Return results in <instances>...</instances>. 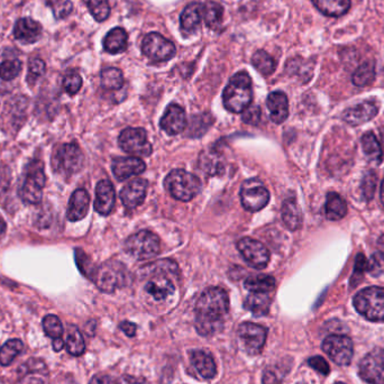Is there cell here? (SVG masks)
<instances>
[{
    "mask_svg": "<svg viewBox=\"0 0 384 384\" xmlns=\"http://www.w3.org/2000/svg\"><path fill=\"white\" fill-rule=\"evenodd\" d=\"M230 310L228 295L223 288L213 287L202 292L195 304V328L202 336H211L223 329Z\"/></svg>",
    "mask_w": 384,
    "mask_h": 384,
    "instance_id": "1",
    "label": "cell"
},
{
    "mask_svg": "<svg viewBox=\"0 0 384 384\" xmlns=\"http://www.w3.org/2000/svg\"><path fill=\"white\" fill-rule=\"evenodd\" d=\"M253 100L251 77L242 71L230 77L224 90L223 103L228 112L239 114L251 106Z\"/></svg>",
    "mask_w": 384,
    "mask_h": 384,
    "instance_id": "2",
    "label": "cell"
},
{
    "mask_svg": "<svg viewBox=\"0 0 384 384\" xmlns=\"http://www.w3.org/2000/svg\"><path fill=\"white\" fill-rule=\"evenodd\" d=\"M165 189L174 199L180 202H190L202 191V181L195 174L177 169L167 174Z\"/></svg>",
    "mask_w": 384,
    "mask_h": 384,
    "instance_id": "3",
    "label": "cell"
},
{
    "mask_svg": "<svg viewBox=\"0 0 384 384\" xmlns=\"http://www.w3.org/2000/svg\"><path fill=\"white\" fill-rule=\"evenodd\" d=\"M354 307L370 322H384V288L370 287L354 297Z\"/></svg>",
    "mask_w": 384,
    "mask_h": 384,
    "instance_id": "4",
    "label": "cell"
},
{
    "mask_svg": "<svg viewBox=\"0 0 384 384\" xmlns=\"http://www.w3.org/2000/svg\"><path fill=\"white\" fill-rule=\"evenodd\" d=\"M45 186L44 165L40 161L32 162L27 169L25 180L19 189V197L23 202L35 205L43 198V189Z\"/></svg>",
    "mask_w": 384,
    "mask_h": 384,
    "instance_id": "5",
    "label": "cell"
},
{
    "mask_svg": "<svg viewBox=\"0 0 384 384\" xmlns=\"http://www.w3.org/2000/svg\"><path fill=\"white\" fill-rule=\"evenodd\" d=\"M125 250L128 254L135 257L136 260H147L156 256L161 251L160 239L154 232L149 230L141 232L130 236L125 243Z\"/></svg>",
    "mask_w": 384,
    "mask_h": 384,
    "instance_id": "6",
    "label": "cell"
},
{
    "mask_svg": "<svg viewBox=\"0 0 384 384\" xmlns=\"http://www.w3.org/2000/svg\"><path fill=\"white\" fill-rule=\"evenodd\" d=\"M126 278H128L126 267L119 262L112 261L103 264L101 267L97 269L93 281L101 291L110 293L115 291L116 289L121 288L126 282Z\"/></svg>",
    "mask_w": 384,
    "mask_h": 384,
    "instance_id": "7",
    "label": "cell"
},
{
    "mask_svg": "<svg viewBox=\"0 0 384 384\" xmlns=\"http://www.w3.org/2000/svg\"><path fill=\"white\" fill-rule=\"evenodd\" d=\"M52 165L56 172L71 176L80 171L84 165V155L75 143L63 144L56 149L52 158Z\"/></svg>",
    "mask_w": 384,
    "mask_h": 384,
    "instance_id": "8",
    "label": "cell"
},
{
    "mask_svg": "<svg viewBox=\"0 0 384 384\" xmlns=\"http://www.w3.org/2000/svg\"><path fill=\"white\" fill-rule=\"evenodd\" d=\"M241 202L243 207L251 213L262 211L269 204V190L260 180H246L241 188Z\"/></svg>",
    "mask_w": 384,
    "mask_h": 384,
    "instance_id": "9",
    "label": "cell"
},
{
    "mask_svg": "<svg viewBox=\"0 0 384 384\" xmlns=\"http://www.w3.org/2000/svg\"><path fill=\"white\" fill-rule=\"evenodd\" d=\"M142 52L153 62H165L176 56V47L158 33H149L142 42Z\"/></svg>",
    "mask_w": 384,
    "mask_h": 384,
    "instance_id": "10",
    "label": "cell"
},
{
    "mask_svg": "<svg viewBox=\"0 0 384 384\" xmlns=\"http://www.w3.org/2000/svg\"><path fill=\"white\" fill-rule=\"evenodd\" d=\"M121 149L134 156H149L152 153V145L147 141V134L143 128H126L118 139Z\"/></svg>",
    "mask_w": 384,
    "mask_h": 384,
    "instance_id": "11",
    "label": "cell"
},
{
    "mask_svg": "<svg viewBox=\"0 0 384 384\" xmlns=\"http://www.w3.org/2000/svg\"><path fill=\"white\" fill-rule=\"evenodd\" d=\"M322 347L337 365H348L353 357V341L345 335H331L322 341Z\"/></svg>",
    "mask_w": 384,
    "mask_h": 384,
    "instance_id": "12",
    "label": "cell"
},
{
    "mask_svg": "<svg viewBox=\"0 0 384 384\" xmlns=\"http://www.w3.org/2000/svg\"><path fill=\"white\" fill-rule=\"evenodd\" d=\"M359 376L370 384H384V348H375L361 361Z\"/></svg>",
    "mask_w": 384,
    "mask_h": 384,
    "instance_id": "13",
    "label": "cell"
},
{
    "mask_svg": "<svg viewBox=\"0 0 384 384\" xmlns=\"http://www.w3.org/2000/svg\"><path fill=\"white\" fill-rule=\"evenodd\" d=\"M237 250L252 267L256 269L267 267L269 261V252L267 246H264L260 241L251 237L239 239Z\"/></svg>",
    "mask_w": 384,
    "mask_h": 384,
    "instance_id": "14",
    "label": "cell"
},
{
    "mask_svg": "<svg viewBox=\"0 0 384 384\" xmlns=\"http://www.w3.org/2000/svg\"><path fill=\"white\" fill-rule=\"evenodd\" d=\"M237 334L244 345L245 350L250 355H257L263 350L267 341V329L253 322H243L239 325Z\"/></svg>",
    "mask_w": 384,
    "mask_h": 384,
    "instance_id": "15",
    "label": "cell"
},
{
    "mask_svg": "<svg viewBox=\"0 0 384 384\" xmlns=\"http://www.w3.org/2000/svg\"><path fill=\"white\" fill-rule=\"evenodd\" d=\"M19 384H49L47 364L40 359H31L21 366Z\"/></svg>",
    "mask_w": 384,
    "mask_h": 384,
    "instance_id": "16",
    "label": "cell"
},
{
    "mask_svg": "<svg viewBox=\"0 0 384 384\" xmlns=\"http://www.w3.org/2000/svg\"><path fill=\"white\" fill-rule=\"evenodd\" d=\"M160 126L170 136L182 133L187 128L186 112L181 106L171 104L165 109V115L162 116Z\"/></svg>",
    "mask_w": 384,
    "mask_h": 384,
    "instance_id": "17",
    "label": "cell"
},
{
    "mask_svg": "<svg viewBox=\"0 0 384 384\" xmlns=\"http://www.w3.org/2000/svg\"><path fill=\"white\" fill-rule=\"evenodd\" d=\"M112 173L118 181H125L134 176H139L146 170L143 160L136 156L116 158L112 160Z\"/></svg>",
    "mask_w": 384,
    "mask_h": 384,
    "instance_id": "18",
    "label": "cell"
},
{
    "mask_svg": "<svg viewBox=\"0 0 384 384\" xmlns=\"http://www.w3.org/2000/svg\"><path fill=\"white\" fill-rule=\"evenodd\" d=\"M147 181L144 179H134L128 183L121 191L123 205L128 209H135L142 205L146 198Z\"/></svg>",
    "mask_w": 384,
    "mask_h": 384,
    "instance_id": "19",
    "label": "cell"
},
{
    "mask_svg": "<svg viewBox=\"0 0 384 384\" xmlns=\"http://www.w3.org/2000/svg\"><path fill=\"white\" fill-rule=\"evenodd\" d=\"M116 193L114 186L108 180H101L96 187V200H95V209L97 213L103 216L112 213L115 207Z\"/></svg>",
    "mask_w": 384,
    "mask_h": 384,
    "instance_id": "20",
    "label": "cell"
},
{
    "mask_svg": "<svg viewBox=\"0 0 384 384\" xmlns=\"http://www.w3.org/2000/svg\"><path fill=\"white\" fill-rule=\"evenodd\" d=\"M378 106L371 101L357 104L346 109L343 114V119L350 126H359L371 121L378 114Z\"/></svg>",
    "mask_w": 384,
    "mask_h": 384,
    "instance_id": "21",
    "label": "cell"
},
{
    "mask_svg": "<svg viewBox=\"0 0 384 384\" xmlns=\"http://www.w3.org/2000/svg\"><path fill=\"white\" fill-rule=\"evenodd\" d=\"M90 197L84 189L75 190L69 202L67 217L70 221H79L87 216L89 211Z\"/></svg>",
    "mask_w": 384,
    "mask_h": 384,
    "instance_id": "22",
    "label": "cell"
},
{
    "mask_svg": "<svg viewBox=\"0 0 384 384\" xmlns=\"http://www.w3.org/2000/svg\"><path fill=\"white\" fill-rule=\"evenodd\" d=\"M267 108L269 110V118L276 124H282L287 121L289 116L288 97L281 91L269 93L267 100Z\"/></svg>",
    "mask_w": 384,
    "mask_h": 384,
    "instance_id": "23",
    "label": "cell"
},
{
    "mask_svg": "<svg viewBox=\"0 0 384 384\" xmlns=\"http://www.w3.org/2000/svg\"><path fill=\"white\" fill-rule=\"evenodd\" d=\"M145 290L155 300L162 301L173 295L174 285L167 274H154L146 283Z\"/></svg>",
    "mask_w": 384,
    "mask_h": 384,
    "instance_id": "24",
    "label": "cell"
},
{
    "mask_svg": "<svg viewBox=\"0 0 384 384\" xmlns=\"http://www.w3.org/2000/svg\"><path fill=\"white\" fill-rule=\"evenodd\" d=\"M14 35L16 40H21L23 43H35L42 35V26L34 19H21L14 27Z\"/></svg>",
    "mask_w": 384,
    "mask_h": 384,
    "instance_id": "25",
    "label": "cell"
},
{
    "mask_svg": "<svg viewBox=\"0 0 384 384\" xmlns=\"http://www.w3.org/2000/svg\"><path fill=\"white\" fill-rule=\"evenodd\" d=\"M191 362L204 379H213L217 374V366L214 359L205 350H193L191 353Z\"/></svg>",
    "mask_w": 384,
    "mask_h": 384,
    "instance_id": "26",
    "label": "cell"
},
{
    "mask_svg": "<svg viewBox=\"0 0 384 384\" xmlns=\"http://www.w3.org/2000/svg\"><path fill=\"white\" fill-rule=\"evenodd\" d=\"M202 5L199 3H190L184 8L180 17V24L183 32L188 34L197 32L202 23Z\"/></svg>",
    "mask_w": 384,
    "mask_h": 384,
    "instance_id": "27",
    "label": "cell"
},
{
    "mask_svg": "<svg viewBox=\"0 0 384 384\" xmlns=\"http://www.w3.org/2000/svg\"><path fill=\"white\" fill-rule=\"evenodd\" d=\"M282 219L288 230H297L302 225L301 209L296 199H287L282 205Z\"/></svg>",
    "mask_w": 384,
    "mask_h": 384,
    "instance_id": "28",
    "label": "cell"
},
{
    "mask_svg": "<svg viewBox=\"0 0 384 384\" xmlns=\"http://www.w3.org/2000/svg\"><path fill=\"white\" fill-rule=\"evenodd\" d=\"M128 36L124 28H112L104 38V49L112 54L124 52L128 47Z\"/></svg>",
    "mask_w": 384,
    "mask_h": 384,
    "instance_id": "29",
    "label": "cell"
},
{
    "mask_svg": "<svg viewBox=\"0 0 384 384\" xmlns=\"http://www.w3.org/2000/svg\"><path fill=\"white\" fill-rule=\"evenodd\" d=\"M317 10L329 17H341L350 10V0H313Z\"/></svg>",
    "mask_w": 384,
    "mask_h": 384,
    "instance_id": "30",
    "label": "cell"
},
{
    "mask_svg": "<svg viewBox=\"0 0 384 384\" xmlns=\"http://www.w3.org/2000/svg\"><path fill=\"white\" fill-rule=\"evenodd\" d=\"M271 297L267 293L252 292L244 301V308L251 311L254 316L262 317L267 315L271 307Z\"/></svg>",
    "mask_w": 384,
    "mask_h": 384,
    "instance_id": "31",
    "label": "cell"
},
{
    "mask_svg": "<svg viewBox=\"0 0 384 384\" xmlns=\"http://www.w3.org/2000/svg\"><path fill=\"white\" fill-rule=\"evenodd\" d=\"M325 213L326 217L329 220L344 218L347 214V205L344 198L336 192H329L326 198Z\"/></svg>",
    "mask_w": 384,
    "mask_h": 384,
    "instance_id": "32",
    "label": "cell"
},
{
    "mask_svg": "<svg viewBox=\"0 0 384 384\" xmlns=\"http://www.w3.org/2000/svg\"><path fill=\"white\" fill-rule=\"evenodd\" d=\"M362 147L363 152L366 155V158H369L370 162L376 165L381 163L383 160V151L374 134L370 132L363 135Z\"/></svg>",
    "mask_w": 384,
    "mask_h": 384,
    "instance_id": "33",
    "label": "cell"
},
{
    "mask_svg": "<svg viewBox=\"0 0 384 384\" xmlns=\"http://www.w3.org/2000/svg\"><path fill=\"white\" fill-rule=\"evenodd\" d=\"M245 289L248 291L257 292V293H269L276 288V279L267 274L252 276L245 280Z\"/></svg>",
    "mask_w": 384,
    "mask_h": 384,
    "instance_id": "34",
    "label": "cell"
},
{
    "mask_svg": "<svg viewBox=\"0 0 384 384\" xmlns=\"http://www.w3.org/2000/svg\"><path fill=\"white\" fill-rule=\"evenodd\" d=\"M202 14L208 27L216 29L221 25L224 10L219 3H215V1H206L202 5Z\"/></svg>",
    "mask_w": 384,
    "mask_h": 384,
    "instance_id": "35",
    "label": "cell"
},
{
    "mask_svg": "<svg viewBox=\"0 0 384 384\" xmlns=\"http://www.w3.org/2000/svg\"><path fill=\"white\" fill-rule=\"evenodd\" d=\"M65 346L69 354H71L72 357H81L84 353L86 343H84V336L77 326H69Z\"/></svg>",
    "mask_w": 384,
    "mask_h": 384,
    "instance_id": "36",
    "label": "cell"
},
{
    "mask_svg": "<svg viewBox=\"0 0 384 384\" xmlns=\"http://www.w3.org/2000/svg\"><path fill=\"white\" fill-rule=\"evenodd\" d=\"M24 350V344L19 339L7 341L0 347V364L3 366H10L15 361L16 357L21 355Z\"/></svg>",
    "mask_w": 384,
    "mask_h": 384,
    "instance_id": "37",
    "label": "cell"
},
{
    "mask_svg": "<svg viewBox=\"0 0 384 384\" xmlns=\"http://www.w3.org/2000/svg\"><path fill=\"white\" fill-rule=\"evenodd\" d=\"M142 273L147 276H154V274H167L174 278V276L178 274V265L176 262L171 260L156 261L154 263L143 267Z\"/></svg>",
    "mask_w": 384,
    "mask_h": 384,
    "instance_id": "38",
    "label": "cell"
},
{
    "mask_svg": "<svg viewBox=\"0 0 384 384\" xmlns=\"http://www.w3.org/2000/svg\"><path fill=\"white\" fill-rule=\"evenodd\" d=\"M200 169L205 171L208 176H218L224 172V163L220 155L209 152L200 155Z\"/></svg>",
    "mask_w": 384,
    "mask_h": 384,
    "instance_id": "39",
    "label": "cell"
},
{
    "mask_svg": "<svg viewBox=\"0 0 384 384\" xmlns=\"http://www.w3.org/2000/svg\"><path fill=\"white\" fill-rule=\"evenodd\" d=\"M252 63H253L257 71L260 72L261 75H265V77L272 75L276 70V61L273 60L272 56H269V53L263 50L257 51L255 53L252 58Z\"/></svg>",
    "mask_w": 384,
    "mask_h": 384,
    "instance_id": "40",
    "label": "cell"
},
{
    "mask_svg": "<svg viewBox=\"0 0 384 384\" xmlns=\"http://www.w3.org/2000/svg\"><path fill=\"white\" fill-rule=\"evenodd\" d=\"M375 79V65L373 62L363 63L354 72L353 84L357 87H366L374 81Z\"/></svg>",
    "mask_w": 384,
    "mask_h": 384,
    "instance_id": "41",
    "label": "cell"
},
{
    "mask_svg": "<svg viewBox=\"0 0 384 384\" xmlns=\"http://www.w3.org/2000/svg\"><path fill=\"white\" fill-rule=\"evenodd\" d=\"M101 86L106 90H119L124 84V77L117 68L104 69L101 71Z\"/></svg>",
    "mask_w": 384,
    "mask_h": 384,
    "instance_id": "42",
    "label": "cell"
},
{
    "mask_svg": "<svg viewBox=\"0 0 384 384\" xmlns=\"http://www.w3.org/2000/svg\"><path fill=\"white\" fill-rule=\"evenodd\" d=\"M44 332L47 334V337L52 338L53 341L56 339H61L63 336V325L59 317L56 315H47L44 317L42 322Z\"/></svg>",
    "mask_w": 384,
    "mask_h": 384,
    "instance_id": "43",
    "label": "cell"
},
{
    "mask_svg": "<svg viewBox=\"0 0 384 384\" xmlns=\"http://www.w3.org/2000/svg\"><path fill=\"white\" fill-rule=\"evenodd\" d=\"M90 14L97 22H104L110 14L108 0H84Z\"/></svg>",
    "mask_w": 384,
    "mask_h": 384,
    "instance_id": "44",
    "label": "cell"
},
{
    "mask_svg": "<svg viewBox=\"0 0 384 384\" xmlns=\"http://www.w3.org/2000/svg\"><path fill=\"white\" fill-rule=\"evenodd\" d=\"M21 71H22V63L19 60H8L0 65V77L3 80H13L19 77Z\"/></svg>",
    "mask_w": 384,
    "mask_h": 384,
    "instance_id": "45",
    "label": "cell"
},
{
    "mask_svg": "<svg viewBox=\"0 0 384 384\" xmlns=\"http://www.w3.org/2000/svg\"><path fill=\"white\" fill-rule=\"evenodd\" d=\"M75 261H77V267L80 269L81 273L87 276L88 279L93 280L97 269L93 267L87 254L81 250H75Z\"/></svg>",
    "mask_w": 384,
    "mask_h": 384,
    "instance_id": "46",
    "label": "cell"
},
{
    "mask_svg": "<svg viewBox=\"0 0 384 384\" xmlns=\"http://www.w3.org/2000/svg\"><path fill=\"white\" fill-rule=\"evenodd\" d=\"M288 370H285L283 365L269 366L263 373L262 382L263 384H280L285 378V373Z\"/></svg>",
    "mask_w": 384,
    "mask_h": 384,
    "instance_id": "47",
    "label": "cell"
},
{
    "mask_svg": "<svg viewBox=\"0 0 384 384\" xmlns=\"http://www.w3.org/2000/svg\"><path fill=\"white\" fill-rule=\"evenodd\" d=\"M369 272V261L362 253L357 254V260H355V267H354V273L350 279V285L352 287L359 285V281L363 279L364 273Z\"/></svg>",
    "mask_w": 384,
    "mask_h": 384,
    "instance_id": "48",
    "label": "cell"
},
{
    "mask_svg": "<svg viewBox=\"0 0 384 384\" xmlns=\"http://www.w3.org/2000/svg\"><path fill=\"white\" fill-rule=\"evenodd\" d=\"M378 177L373 171H369L362 180V193L366 202H370L374 197L375 188H376Z\"/></svg>",
    "mask_w": 384,
    "mask_h": 384,
    "instance_id": "49",
    "label": "cell"
},
{
    "mask_svg": "<svg viewBox=\"0 0 384 384\" xmlns=\"http://www.w3.org/2000/svg\"><path fill=\"white\" fill-rule=\"evenodd\" d=\"M63 87H64L65 91L71 96L79 93V90L82 87V79H81L80 75L75 71L69 72L63 80Z\"/></svg>",
    "mask_w": 384,
    "mask_h": 384,
    "instance_id": "50",
    "label": "cell"
},
{
    "mask_svg": "<svg viewBox=\"0 0 384 384\" xmlns=\"http://www.w3.org/2000/svg\"><path fill=\"white\" fill-rule=\"evenodd\" d=\"M369 272L373 276H380L384 274V254L383 253H374L369 261Z\"/></svg>",
    "mask_w": 384,
    "mask_h": 384,
    "instance_id": "51",
    "label": "cell"
},
{
    "mask_svg": "<svg viewBox=\"0 0 384 384\" xmlns=\"http://www.w3.org/2000/svg\"><path fill=\"white\" fill-rule=\"evenodd\" d=\"M28 81L33 82L45 73V63L40 59H33L28 68Z\"/></svg>",
    "mask_w": 384,
    "mask_h": 384,
    "instance_id": "52",
    "label": "cell"
},
{
    "mask_svg": "<svg viewBox=\"0 0 384 384\" xmlns=\"http://www.w3.org/2000/svg\"><path fill=\"white\" fill-rule=\"evenodd\" d=\"M262 112L259 106H250L248 109H245L243 112V121L248 125H259L261 121Z\"/></svg>",
    "mask_w": 384,
    "mask_h": 384,
    "instance_id": "53",
    "label": "cell"
},
{
    "mask_svg": "<svg viewBox=\"0 0 384 384\" xmlns=\"http://www.w3.org/2000/svg\"><path fill=\"white\" fill-rule=\"evenodd\" d=\"M308 364H309L313 370L320 372V374L328 375L331 369H329L328 363L324 357H313L308 359Z\"/></svg>",
    "mask_w": 384,
    "mask_h": 384,
    "instance_id": "54",
    "label": "cell"
},
{
    "mask_svg": "<svg viewBox=\"0 0 384 384\" xmlns=\"http://www.w3.org/2000/svg\"><path fill=\"white\" fill-rule=\"evenodd\" d=\"M116 384H149V382L142 378H136L132 375H124L121 379H118Z\"/></svg>",
    "mask_w": 384,
    "mask_h": 384,
    "instance_id": "55",
    "label": "cell"
},
{
    "mask_svg": "<svg viewBox=\"0 0 384 384\" xmlns=\"http://www.w3.org/2000/svg\"><path fill=\"white\" fill-rule=\"evenodd\" d=\"M119 328L128 335V337H133L136 335L137 326L133 322H121V325H119Z\"/></svg>",
    "mask_w": 384,
    "mask_h": 384,
    "instance_id": "56",
    "label": "cell"
},
{
    "mask_svg": "<svg viewBox=\"0 0 384 384\" xmlns=\"http://www.w3.org/2000/svg\"><path fill=\"white\" fill-rule=\"evenodd\" d=\"M89 384H116V382L107 375H96L91 379Z\"/></svg>",
    "mask_w": 384,
    "mask_h": 384,
    "instance_id": "57",
    "label": "cell"
},
{
    "mask_svg": "<svg viewBox=\"0 0 384 384\" xmlns=\"http://www.w3.org/2000/svg\"><path fill=\"white\" fill-rule=\"evenodd\" d=\"M59 10L60 12L56 13V16H58V19H63V17L68 16L70 12H71L72 3L70 1H65L62 6L60 7Z\"/></svg>",
    "mask_w": 384,
    "mask_h": 384,
    "instance_id": "58",
    "label": "cell"
},
{
    "mask_svg": "<svg viewBox=\"0 0 384 384\" xmlns=\"http://www.w3.org/2000/svg\"><path fill=\"white\" fill-rule=\"evenodd\" d=\"M64 345L65 343L64 341H63V338H61V339H56V341H52L53 350H56V352H60V350H62Z\"/></svg>",
    "mask_w": 384,
    "mask_h": 384,
    "instance_id": "59",
    "label": "cell"
},
{
    "mask_svg": "<svg viewBox=\"0 0 384 384\" xmlns=\"http://www.w3.org/2000/svg\"><path fill=\"white\" fill-rule=\"evenodd\" d=\"M5 232H6V223H5V220L0 218V239L5 234Z\"/></svg>",
    "mask_w": 384,
    "mask_h": 384,
    "instance_id": "60",
    "label": "cell"
},
{
    "mask_svg": "<svg viewBox=\"0 0 384 384\" xmlns=\"http://www.w3.org/2000/svg\"><path fill=\"white\" fill-rule=\"evenodd\" d=\"M380 197H381V202L382 204H383L384 205V180H383V182H382L381 184V193H380Z\"/></svg>",
    "mask_w": 384,
    "mask_h": 384,
    "instance_id": "61",
    "label": "cell"
},
{
    "mask_svg": "<svg viewBox=\"0 0 384 384\" xmlns=\"http://www.w3.org/2000/svg\"><path fill=\"white\" fill-rule=\"evenodd\" d=\"M51 1H53V3H54V1H58V0H51Z\"/></svg>",
    "mask_w": 384,
    "mask_h": 384,
    "instance_id": "62",
    "label": "cell"
},
{
    "mask_svg": "<svg viewBox=\"0 0 384 384\" xmlns=\"http://www.w3.org/2000/svg\"><path fill=\"white\" fill-rule=\"evenodd\" d=\"M336 384H345V383H336Z\"/></svg>",
    "mask_w": 384,
    "mask_h": 384,
    "instance_id": "63",
    "label": "cell"
}]
</instances>
